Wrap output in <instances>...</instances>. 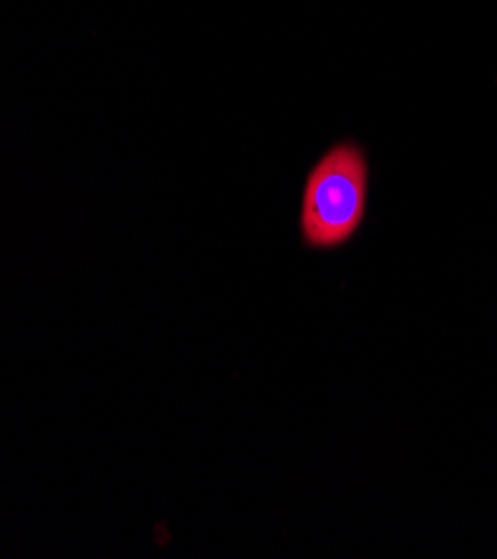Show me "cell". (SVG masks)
Instances as JSON below:
<instances>
[{
    "label": "cell",
    "instance_id": "6da1fadb",
    "mask_svg": "<svg viewBox=\"0 0 497 559\" xmlns=\"http://www.w3.org/2000/svg\"><path fill=\"white\" fill-rule=\"evenodd\" d=\"M368 160L355 141L328 147L301 192L299 235L306 248L328 252L348 243L366 216Z\"/></svg>",
    "mask_w": 497,
    "mask_h": 559
}]
</instances>
